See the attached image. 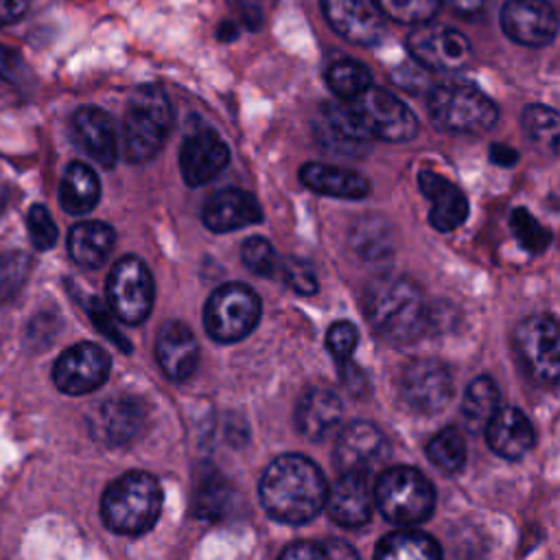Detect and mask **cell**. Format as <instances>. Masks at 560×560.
<instances>
[{
  "label": "cell",
  "mask_w": 560,
  "mask_h": 560,
  "mask_svg": "<svg viewBox=\"0 0 560 560\" xmlns=\"http://www.w3.org/2000/svg\"><path fill=\"white\" fill-rule=\"evenodd\" d=\"M173 127V109L168 96L158 85L138 88L122 116V155L131 164H144L153 160Z\"/></svg>",
  "instance_id": "277c9868"
},
{
  "label": "cell",
  "mask_w": 560,
  "mask_h": 560,
  "mask_svg": "<svg viewBox=\"0 0 560 560\" xmlns=\"http://www.w3.org/2000/svg\"><path fill=\"white\" fill-rule=\"evenodd\" d=\"M203 225L210 232H234L262 221V208L256 197L241 188L217 190L201 210Z\"/></svg>",
  "instance_id": "ac0fdd59"
},
{
  "label": "cell",
  "mask_w": 560,
  "mask_h": 560,
  "mask_svg": "<svg viewBox=\"0 0 560 560\" xmlns=\"http://www.w3.org/2000/svg\"><path fill=\"white\" fill-rule=\"evenodd\" d=\"M155 359L171 381H186L195 372L199 359V346L192 330L184 322L162 324L155 339Z\"/></svg>",
  "instance_id": "44dd1931"
},
{
  "label": "cell",
  "mask_w": 560,
  "mask_h": 560,
  "mask_svg": "<svg viewBox=\"0 0 560 560\" xmlns=\"http://www.w3.org/2000/svg\"><path fill=\"white\" fill-rule=\"evenodd\" d=\"M326 479L304 455L287 453L276 457L262 472L258 494L265 512L287 525L308 523L326 501Z\"/></svg>",
  "instance_id": "6da1fadb"
},
{
  "label": "cell",
  "mask_w": 560,
  "mask_h": 560,
  "mask_svg": "<svg viewBox=\"0 0 560 560\" xmlns=\"http://www.w3.org/2000/svg\"><path fill=\"white\" fill-rule=\"evenodd\" d=\"M98 197L101 182L96 173L83 162L68 164L59 186L61 208L70 214H88L98 203Z\"/></svg>",
  "instance_id": "83f0119b"
},
{
  "label": "cell",
  "mask_w": 560,
  "mask_h": 560,
  "mask_svg": "<svg viewBox=\"0 0 560 560\" xmlns=\"http://www.w3.org/2000/svg\"><path fill=\"white\" fill-rule=\"evenodd\" d=\"M162 508V490L153 475L131 470L114 479L101 499L103 523L125 536H138L153 527Z\"/></svg>",
  "instance_id": "3957f363"
},
{
  "label": "cell",
  "mask_w": 560,
  "mask_h": 560,
  "mask_svg": "<svg viewBox=\"0 0 560 560\" xmlns=\"http://www.w3.org/2000/svg\"><path fill=\"white\" fill-rule=\"evenodd\" d=\"M228 162L230 149L212 129H201L188 136L179 149V171L184 182L192 188L212 182L228 166Z\"/></svg>",
  "instance_id": "9a60e30c"
},
{
  "label": "cell",
  "mask_w": 560,
  "mask_h": 560,
  "mask_svg": "<svg viewBox=\"0 0 560 560\" xmlns=\"http://www.w3.org/2000/svg\"><path fill=\"white\" fill-rule=\"evenodd\" d=\"M232 505V488L225 481V477L212 468L206 466L195 477V490H192V512L195 516L203 521H219L228 514Z\"/></svg>",
  "instance_id": "f1b7e54d"
},
{
  "label": "cell",
  "mask_w": 560,
  "mask_h": 560,
  "mask_svg": "<svg viewBox=\"0 0 560 560\" xmlns=\"http://www.w3.org/2000/svg\"><path fill=\"white\" fill-rule=\"evenodd\" d=\"M383 15L400 24H424L431 22L442 0H376Z\"/></svg>",
  "instance_id": "d590c367"
},
{
  "label": "cell",
  "mask_w": 560,
  "mask_h": 560,
  "mask_svg": "<svg viewBox=\"0 0 560 560\" xmlns=\"http://www.w3.org/2000/svg\"><path fill=\"white\" fill-rule=\"evenodd\" d=\"M488 158H490V162H492V164L508 168V166H514V164L518 162V151H516V149H512V147H508V144L494 142V144H490Z\"/></svg>",
  "instance_id": "bcb514c9"
},
{
  "label": "cell",
  "mask_w": 560,
  "mask_h": 560,
  "mask_svg": "<svg viewBox=\"0 0 560 560\" xmlns=\"http://www.w3.org/2000/svg\"><path fill=\"white\" fill-rule=\"evenodd\" d=\"M22 72H24V66H22V59L18 57V52L11 50V48L0 46V77L4 81L15 83V81H20Z\"/></svg>",
  "instance_id": "f6af8a7d"
},
{
  "label": "cell",
  "mask_w": 560,
  "mask_h": 560,
  "mask_svg": "<svg viewBox=\"0 0 560 560\" xmlns=\"http://www.w3.org/2000/svg\"><path fill=\"white\" fill-rule=\"evenodd\" d=\"M341 365V381L346 385V389L354 396H363L368 392V378L363 374V370L359 365H354L352 361H343Z\"/></svg>",
  "instance_id": "ee69618b"
},
{
  "label": "cell",
  "mask_w": 560,
  "mask_h": 560,
  "mask_svg": "<svg viewBox=\"0 0 560 560\" xmlns=\"http://www.w3.org/2000/svg\"><path fill=\"white\" fill-rule=\"evenodd\" d=\"M155 284L149 267L138 256H122L107 276L109 311L129 326L142 324L153 308Z\"/></svg>",
  "instance_id": "ba28073f"
},
{
  "label": "cell",
  "mask_w": 560,
  "mask_h": 560,
  "mask_svg": "<svg viewBox=\"0 0 560 560\" xmlns=\"http://www.w3.org/2000/svg\"><path fill=\"white\" fill-rule=\"evenodd\" d=\"M407 50L420 68L446 74L464 70L472 57L470 42L464 33L431 22L418 24L409 31Z\"/></svg>",
  "instance_id": "30bf717a"
},
{
  "label": "cell",
  "mask_w": 560,
  "mask_h": 560,
  "mask_svg": "<svg viewBox=\"0 0 560 560\" xmlns=\"http://www.w3.org/2000/svg\"><path fill=\"white\" fill-rule=\"evenodd\" d=\"M4 199H7V188L0 184V210H2V206H4Z\"/></svg>",
  "instance_id": "816d5d0a"
},
{
  "label": "cell",
  "mask_w": 560,
  "mask_h": 560,
  "mask_svg": "<svg viewBox=\"0 0 560 560\" xmlns=\"http://www.w3.org/2000/svg\"><path fill=\"white\" fill-rule=\"evenodd\" d=\"M385 435L376 424L354 420L335 442V464L341 472H368L385 455Z\"/></svg>",
  "instance_id": "2e32d148"
},
{
  "label": "cell",
  "mask_w": 560,
  "mask_h": 560,
  "mask_svg": "<svg viewBox=\"0 0 560 560\" xmlns=\"http://www.w3.org/2000/svg\"><path fill=\"white\" fill-rule=\"evenodd\" d=\"M326 83L339 101H352L372 85V74L354 59H339L328 66Z\"/></svg>",
  "instance_id": "d6a6232c"
},
{
  "label": "cell",
  "mask_w": 560,
  "mask_h": 560,
  "mask_svg": "<svg viewBox=\"0 0 560 560\" xmlns=\"http://www.w3.org/2000/svg\"><path fill=\"white\" fill-rule=\"evenodd\" d=\"M427 457L442 472H457L466 462V442L455 427H444L427 444Z\"/></svg>",
  "instance_id": "836d02e7"
},
{
  "label": "cell",
  "mask_w": 560,
  "mask_h": 560,
  "mask_svg": "<svg viewBox=\"0 0 560 560\" xmlns=\"http://www.w3.org/2000/svg\"><path fill=\"white\" fill-rule=\"evenodd\" d=\"M300 182L326 197H337V199H363L370 195V182L350 168H339L322 162H306L300 173Z\"/></svg>",
  "instance_id": "d4e9b609"
},
{
  "label": "cell",
  "mask_w": 560,
  "mask_h": 560,
  "mask_svg": "<svg viewBox=\"0 0 560 560\" xmlns=\"http://www.w3.org/2000/svg\"><path fill=\"white\" fill-rule=\"evenodd\" d=\"M418 188L431 201L429 223L438 232H451L459 228L468 217V199L457 184L435 171L418 173Z\"/></svg>",
  "instance_id": "d6986e66"
},
{
  "label": "cell",
  "mask_w": 560,
  "mask_h": 560,
  "mask_svg": "<svg viewBox=\"0 0 560 560\" xmlns=\"http://www.w3.org/2000/svg\"><path fill=\"white\" fill-rule=\"evenodd\" d=\"M278 560H326V553H324L322 545H315L308 540H298V542L287 545Z\"/></svg>",
  "instance_id": "7bdbcfd3"
},
{
  "label": "cell",
  "mask_w": 560,
  "mask_h": 560,
  "mask_svg": "<svg viewBox=\"0 0 560 560\" xmlns=\"http://www.w3.org/2000/svg\"><path fill=\"white\" fill-rule=\"evenodd\" d=\"M374 560H442V549L420 529H398L378 540Z\"/></svg>",
  "instance_id": "f546056e"
},
{
  "label": "cell",
  "mask_w": 560,
  "mask_h": 560,
  "mask_svg": "<svg viewBox=\"0 0 560 560\" xmlns=\"http://www.w3.org/2000/svg\"><path fill=\"white\" fill-rule=\"evenodd\" d=\"M370 326L387 341L409 343L427 326V304L420 287L405 276H376L363 298Z\"/></svg>",
  "instance_id": "7a4b0ae2"
},
{
  "label": "cell",
  "mask_w": 560,
  "mask_h": 560,
  "mask_svg": "<svg viewBox=\"0 0 560 560\" xmlns=\"http://www.w3.org/2000/svg\"><path fill=\"white\" fill-rule=\"evenodd\" d=\"M324 553H326V560H359V553L343 540H326L324 545Z\"/></svg>",
  "instance_id": "7dc6e473"
},
{
  "label": "cell",
  "mask_w": 560,
  "mask_h": 560,
  "mask_svg": "<svg viewBox=\"0 0 560 560\" xmlns=\"http://www.w3.org/2000/svg\"><path fill=\"white\" fill-rule=\"evenodd\" d=\"M521 127L527 140L551 155L558 153L560 144V118L553 107L547 105H527L521 114Z\"/></svg>",
  "instance_id": "1f68e13d"
},
{
  "label": "cell",
  "mask_w": 560,
  "mask_h": 560,
  "mask_svg": "<svg viewBox=\"0 0 560 560\" xmlns=\"http://www.w3.org/2000/svg\"><path fill=\"white\" fill-rule=\"evenodd\" d=\"M144 422V407L140 400L118 396L105 400L92 418L94 435L107 444H125L133 440Z\"/></svg>",
  "instance_id": "7402d4cb"
},
{
  "label": "cell",
  "mask_w": 560,
  "mask_h": 560,
  "mask_svg": "<svg viewBox=\"0 0 560 560\" xmlns=\"http://www.w3.org/2000/svg\"><path fill=\"white\" fill-rule=\"evenodd\" d=\"M457 15H464V18H472L477 13L483 11L486 2L488 0H444Z\"/></svg>",
  "instance_id": "f907efd6"
},
{
  "label": "cell",
  "mask_w": 560,
  "mask_h": 560,
  "mask_svg": "<svg viewBox=\"0 0 560 560\" xmlns=\"http://www.w3.org/2000/svg\"><path fill=\"white\" fill-rule=\"evenodd\" d=\"M486 438L499 457L518 459L534 444V427L518 407H499L486 424Z\"/></svg>",
  "instance_id": "603a6c76"
},
{
  "label": "cell",
  "mask_w": 560,
  "mask_h": 560,
  "mask_svg": "<svg viewBox=\"0 0 560 560\" xmlns=\"http://www.w3.org/2000/svg\"><path fill=\"white\" fill-rule=\"evenodd\" d=\"M28 260L18 249H0V302L9 300L24 282Z\"/></svg>",
  "instance_id": "f35d334b"
},
{
  "label": "cell",
  "mask_w": 560,
  "mask_h": 560,
  "mask_svg": "<svg viewBox=\"0 0 560 560\" xmlns=\"http://www.w3.org/2000/svg\"><path fill=\"white\" fill-rule=\"evenodd\" d=\"M453 374L438 359H416L400 376V396L416 413H438L453 398Z\"/></svg>",
  "instance_id": "8fae6325"
},
{
  "label": "cell",
  "mask_w": 560,
  "mask_h": 560,
  "mask_svg": "<svg viewBox=\"0 0 560 560\" xmlns=\"http://www.w3.org/2000/svg\"><path fill=\"white\" fill-rule=\"evenodd\" d=\"M516 352L527 374L542 383L556 385L560 376V332L558 322L549 313L525 317L514 330Z\"/></svg>",
  "instance_id": "9c48e42d"
},
{
  "label": "cell",
  "mask_w": 560,
  "mask_h": 560,
  "mask_svg": "<svg viewBox=\"0 0 560 560\" xmlns=\"http://www.w3.org/2000/svg\"><path fill=\"white\" fill-rule=\"evenodd\" d=\"M109 376V354L92 343L81 341L59 354L52 368L57 389L70 396H81L101 387Z\"/></svg>",
  "instance_id": "7c38bea8"
},
{
  "label": "cell",
  "mask_w": 560,
  "mask_h": 560,
  "mask_svg": "<svg viewBox=\"0 0 560 560\" xmlns=\"http://www.w3.org/2000/svg\"><path fill=\"white\" fill-rule=\"evenodd\" d=\"M241 260L252 273L262 276V278H271L280 267L273 245L262 236H249L243 241Z\"/></svg>",
  "instance_id": "8d00e7d4"
},
{
  "label": "cell",
  "mask_w": 560,
  "mask_h": 560,
  "mask_svg": "<svg viewBox=\"0 0 560 560\" xmlns=\"http://www.w3.org/2000/svg\"><path fill=\"white\" fill-rule=\"evenodd\" d=\"M510 230H512L516 243L523 249H527L529 254H540L551 243V232L545 225H540L536 221V217L523 206H518L510 212Z\"/></svg>",
  "instance_id": "e575fe53"
},
{
  "label": "cell",
  "mask_w": 560,
  "mask_h": 560,
  "mask_svg": "<svg viewBox=\"0 0 560 560\" xmlns=\"http://www.w3.org/2000/svg\"><path fill=\"white\" fill-rule=\"evenodd\" d=\"M501 28L512 42L540 48L556 39L558 15L547 0H508L501 9Z\"/></svg>",
  "instance_id": "4fadbf2b"
},
{
  "label": "cell",
  "mask_w": 560,
  "mask_h": 560,
  "mask_svg": "<svg viewBox=\"0 0 560 560\" xmlns=\"http://www.w3.org/2000/svg\"><path fill=\"white\" fill-rule=\"evenodd\" d=\"M427 107L433 125L451 133H483L499 120L497 103L466 81H444L431 88Z\"/></svg>",
  "instance_id": "5b68a950"
},
{
  "label": "cell",
  "mask_w": 560,
  "mask_h": 560,
  "mask_svg": "<svg viewBox=\"0 0 560 560\" xmlns=\"http://www.w3.org/2000/svg\"><path fill=\"white\" fill-rule=\"evenodd\" d=\"M343 405L326 387H308L295 405V427L308 440L326 438L341 420Z\"/></svg>",
  "instance_id": "cb8c5ba5"
},
{
  "label": "cell",
  "mask_w": 560,
  "mask_h": 560,
  "mask_svg": "<svg viewBox=\"0 0 560 560\" xmlns=\"http://www.w3.org/2000/svg\"><path fill=\"white\" fill-rule=\"evenodd\" d=\"M72 129L83 151L103 168H114L118 160V136L107 112L94 105L79 107L72 116Z\"/></svg>",
  "instance_id": "ffe728a7"
},
{
  "label": "cell",
  "mask_w": 560,
  "mask_h": 560,
  "mask_svg": "<svg viewBox=\"0 0 560 560\" xmlns=\"http://www.w3.org/2000/svg\"><path fill=\"white\" fill-rule=\"evenodd\" d=\"M396 232L381 214H363L350 228V247L365 262H383L396 252Z\"/></svg>",
  "instance_id": "484cf974"
},
{
  "label": "cell",
  "mask_w": 560,
  "mask_h": 560,
  "mask_svg": "<svg viewBox=\"0 0 560 560\" xmlns=\"http://www.w3.org/2000/svg\"><path fill=\"white\" fill-rule=\"evenodd\" d=\"M499 411V387L490 376H477L470 381L464 402H462V416L470 431H481L492 420V416Z\"/></svg>",
  "instance_id": "4dcf8cb0"
},
{
  "label": "cell",
  "mask_w": 560,
  "mask_h": 560,
  "mask_svg": "<svg viewBox=\"0 0 560 560\" xmlns=\"http://www.w3.org/2000/svg\"><path fill=\"white\" fill-rule=\"evenodd\" d=\"M330 28L357 46H374L385 33V15L376 0H322Z\"/></svg>",
  "instance_id": "5bb4252c"
},
{
  "label": "cell",
  "mask_w": 560,
  "mask_h": 560,
  "mask_svg": "<svg viewBox=\"0 0 560 560\" xmlns=\"http://www.w3.org/2000/svg\"><path fill=\"white\" fill-rule=\"evenodd\" d=\"M28 9V0H0V24L18 22Z\"/></svg>",
  "instance_id": "c3c4849f"
},
{
  "label": "cell",
  "mask_w": 560,
  "mask_h": 560,
  "mask_svg": "<svg viewBox=\"0 0 560 560\" xmlns=\"http://www.w3.org/2000/svg\"><path fill=\"white\" fill-rule=\"evenodd\" d=\"M374 503L381 514L396 525H418L433 514V483L413 466L387 468L374 490Z\"/></svg>",
  "instance_id": "8992f818"
},
{
  "label": "cell",
  "mask_w": 560,
  "mask_h": 560,
  "mask_svg": "<svg viewBox=\"0 0 560 560\" xmlns=\"http://www.w3.org/2000/svg\"><path fill=\"white\" fill-rule=\"evenodd\" d=\"M262 313L258 293L243 282L217 287L203 308L206 332L219 343H234L247 337Z\"/></svg>",
  "instance_id": "52a82bcc"
},
{
  "label": "cell",
  "mask_w": 560,
  "mask_h": 560,
  "mask_svg": "<svg viewBox=\"0 0 560 560\" xmlns=\"http://www.w3.org/2000/svg\"><path fill=\"white\" fill-rule=\"evenodd\" d=\"M357 341H359V330L352 322L348 319H339L335 322L328 332H326V348L328 352L339 361H350L354 348H357Z\"/></svg>",
  "instance_id": "60d3db41"
},
{
  "label": "cell",
  "mask_w": 560,
  "mask_h": 560,
  "mask_svg": "<svg viewBox=\"0 0 560 560\" xmlns=\"http://www.w3.org/2000/svg\"><path fill=\"white\" fill-rule=\"evenodd\" d=\"M282 280L298 293V295H313L317 293L319 289V282H317V273H315V267L304 260V258H298V256H287L280 260V267H278Z\"/></svg>",
  "instance_id": "74e56055"
},
{
  "label": "cell",
  "mask_w": 560,
  "mask_h": 560,
  "mask_svg": "<svg viewBox=\"0 0 560 560\" xmlns=\"http://www.w3.org/2000/svg\"><path fill=\"white\" fill-rule=\"evenodd\" d=\"M241 13L243 18L252 24V28H256V24L262 20V0H230Z\"/></svg>",
  "instance_id": "681fc988"
},
{
  "label": "cell",
  "mask_w": 560,
  "mask_h": 560,
  "mask_svg": "<svg viewBox=\"0 0 560 560\" xmlns=\"http://www.w3.org/2000/svg\"><path fill=\"white\" fill-rule=\"evenodd\" d=\"M26 228L37 249H50L57 243V225L46 206L33 203L26 212Z\"/></svg>",
  "instance_id": "ab89813d"
},
{
  "label": "cell",
  "mask_w": 560,
  "mask_h": 560,
  "mask_svg": "<svg viewBox=\"0 0 560 560\" xmlns=\"http://www.w3.org/2000/svg\"><path fill=\"white\" fill-rule=\"evenodd\" d=\"M116 243V232L103 221H81L68 234L70 258L85 269H96L105 262Z\"/></svg>",
  "instance_id": "4316f807"
},
{
  "label": "cell",
  "mask_w": 560,
  "mask_h": 560,
  "mask_svg": "<svg viewBox=\"0 0 560 560\" xmlns=\"http://www.w3.org/2000/svg\"><path fill=\"white\" fill-rule=\"evenodd\" d=\"M88 313H90V317H92L94 326H96L105 337H109V339H112L120 350H125V352H129V350H131V346L127 343V339H125V337L118 332V328L114 326L112 315H109L107 306H105L101 300L92 298V300H90V306H88Z\"/></svg>",
  "instance_id": "b9f144b4"
},
{
  "label": "cell",
  "mask_w": 560,
  "mask_h": 560,
  "mask_svg": "<svg viewBox=\"0 0 560 560\" xmlns=\"http://www.w3.org/2000/svg\"><path fill=\"white\" fill-rule=\"evenodd\" d=\"M324 503L337 525L361 527L368 523L374 508L368 472H341V477L326 492Z\"/></svg>",
  "instance_id": "e0dca14e"
}]
</instances>
